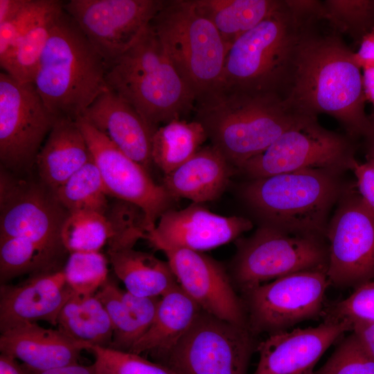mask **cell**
<instances>
[{
    "label": "cell",
    "mask_w": 374,
    "mask_h": 374,
    "mask_svg": "<svg viewBox=\"0 0 374 374\" xmlns=\"http://www.w3.org/2000/svg\"><path fill=\"white\" fill-rule=\"evenodd\" d=\"M315 25L301 42L283 100L299 114L332 116L352 139L364 136L369 119L364 109L366 100L361 68L355 53L338 33H321Z\"/></svg>",
    "instance_id": "obj_1"
},
{
    "label": "cell",
    "mask_w": 374,
    "mask_h": 374,
    "mask_svg": "<svg viewBox=\"0 0 374 374\" xmlns=\"http://www.w3.org/2000/svg\"><path fill=\"white\" fill-rule=\"evenodd\" d=\"M319 20L281 1L276 10L230 46L216 89L271 93L283 99L301 42Z\"/></svg>",
    "instance_id": "obj_2"
},
{
    "label": "cell",
    "mask_w": 374,
    "mask_h": 374,
    "mask_svg": "<svg viewBox=\"0 0 374 374\" xmlns=\"http://www.w3.org/2000/svg\"><path fill=\"white\" fill-rule=\"evenodd\" d=\"M193 110L211 145L236 170L305 116L275 93L220 88L197 99Z\"/></svg>",
    "instance_id": "obj_3"
},
{
    "label": "cell",
    "mask_w": 374,
    "mask_h": 374,
    "mask_svg": "<svg viewBox=\"0 0 374 374\" xmlns=\"http://www.w3.org/2000/svg\"><path fill=\"white\" fill-rule=\"evenodd\" d=\"M343 173L313 168L249 179L240 196L260 225L326 238L332 208L351 186Z\"/></svg>",
    "instance_id": "obj_4"
},
{
    "label": "cell",
    "mask_w": 374,
    "mask_h": 374,
    "mask_svg": "<svg viewBox=\"0 0 374 374\" xmlns=\"http://www.w3.org/2000/svg\"><path fill=\"white\" fill-rule=\"evenodd\" d=\"M107 65L64 8L42 53L33 84L51 114L77 121L108 90Z\"/></svg>",
    "instance_id": "obj_5"
},
{
    "label": "cell",
    "mask_w": 374,
    "mask_h": 374,
    "mask_svg": "<svg viewBox=\"0 0 374 374\" xmlns=\"http://www.w3.org/2000/svg\"><path fill=\"white\" fill-rule=\"evenodd\" d=\"M106 83L154 131L194 109L195 98L150 26L107 65Z\"/></svg>",
    "instance_id": "obj_6"
},
{
    "label": "cell",
    "mask_w": 374,
    "mask_h": 374,
    "mask_svg": "<svg viewBox=\"0 0 374 374\" xmlns=\"http://www.w3.org/2000/svg\"><path fill=\"white\" fill-rule=\"evenodd\" d=\"M150 27L195 101L216 89L228 48L193 0L163 1Z\"/></svg>",
    "instance_id": "obj_7"
},
{
    "label": "cell",
    "mask_w": 374,
    "mask_h": 374,
    "mask_svg": "<svg viewBox=\"0 0 374 374\" xmlns=\"http://www.w3.org/2000/svg\"><path fill=\"white\" fill-rule=\"evenodd\" d=\"M328 265L326 238L259 225L249 237L236 240V253L231 269L234 283L244 294L294 273L327 271Z\"/></svg>",
    "instance_id": "obj_8"
},
{
    "label": "cell",
    "mask_w": 374,
    "mask_h": 374,
    "mask_svg": "<svg viewBox=\"0 0 374 374\" xmlns=\"http://www.w3.org/2000/svg\"><path fill=\"white\" fill-rule=\"evenodd\" d=\"M255 335L201 310L177 344L157 359L173 374H247Z\"/></svg>",
    "instance_id": "obj_9"
},
{
    "label": "cell",
    "mask_w": 374,
    "mask_h": 374,
    "mask_svg": "<svg viewBox=\"0 0 374 374\" xmlns=\"http://www.w3.org/2000/svg\"><path fill=\"white\" fill-rule=\"evenodd\" d=\"M353 139L326 129L317 117L304 116L238 170L249 179L313 168L344 172L357 161Z\"/></svg>",
    "instance_id": "obj_10"
},
{
    "label": "cell",
    "mask_w": 374,
    "mask_h": 374,
    "mask_svg": "<svg viewBox=\"0 0 374 374\" xmlns=\"http://www.w3.org/2000/svg\"><path fill=\"white\" fill-rule=\"evenodd\" d=\"M330 285L326 270L294 273L244 293L247 325L255 335L287 331L321 317Z\"/></svg>",
    "instance_id": "obj_11"
},
{
    "label": "cell",
    "mask_w": 374,
    "mask_h": 374,
    "mask_svg": "<svg viewBox=\"0 0 374 374\" xmlns=\"http://www.w3.org/2000/svg\"><path fill=\"white\" fill-rule=\"evenodd\" d=\"M326 238L330 285L356 288L374 280V213L354 186L336 204Z\"/></svg>",
    "instance_id": "obj_12"
},
{
    "label": "cell",
    "mask_w": 374,
    "mask_h": 374,
    "mask_svg": "<svg viewBox=\"0 0 374 374\" xmlns=\"http://www.w3.org/2000/svg\"><path fill=\"white\" fill-rule=\"evenodd\" d=\"M68 215L40 181L20 179L1 167L0 238L28 239L59 258L66 251L61 231Z\"/></svg>",
    "instance_id": "obj_13"
},
{
    "label": "cell",
    "mask_w": 374,
    "mask_h": 374,
    "mask_svg": "<svg viewBox=\"0 0 374 374\" xmlns=\"http://www.w3.org/2000/svg\"><path fill=\"white\" fill-rule=\"evenodd\" d=\"M57 121L33 82H20L0 73L1 168L12 172L29 169Z\"/></svg>",
    "instance_id": "obj_14"
},
{
    "label": "cell",
    "mask_w": 374,
    "mask_h": 374,
    "mask_svg": "<svg viewBox=\"0 0 374 374\" xmlns=\"http://www.w3.org/2000/svg\"><path fill=\"white\" fill-rule=\"evenodd\" d=\"M163 0H70L64 10L106 65L128 50L150 26Z\"/></svg>",
    "instance_id": "obj_15"
},
{
    "label": "cell",
    "mask_w": 374,
    "mask_h": 374,
    "mask_svg": "<svg viewBox=\"0 0 374 374\" xmlns=\"http://www.w3.org/2000/svg\"><path fill=\"white\" fill-rule=\"evenodd\" d=\"M78 124L109 196L139 207L144 213L147 233L175 200L148 170L120 150L105 135L80 118Z\"/></svg>",
    "instance_id": "obj_16"
},
{
    "label": "cell",
    "mask_w": 374,
    "mask_h": 374,
    "mask_svg": "<svg viewBox=\"0 0 374 374\" xmlns=\"http://www.w3.org/2000/svg\"><path fill=\"white\" fill-rule=\"evenodd\" d=\"M161 251L180 287L202 310L222 320L248 326L244 303L219 262L187 249L166 248Z\"/></svg>",
    "instance_id": "obj_17"
},
{
    "label": "cell",
    "mask_w": 374,
    "mask_h": 374,
    "mask_svg": "<svg viewBox=\"0 0 374 374\" xmlns=\"http://www.w3.org/2000/svg\"><path fill=\"white\" fill-rule=\"evenodd\" d=\"M252 228V222L247 217L220 215L193 203L163 213L145 239L160 251L182 248L202 252L237 240Z\"/></svg>",
    "instance_id": "obj_18"
},
{
    "label": "cell",
    "mask_w": 374,
    "mask_h": 374,
    "mask_svg": "<svg viewBox=\"0 0 374 374\" xmlns=\"http://www.w3.org/2000/svg\"><path fill=\"white\" fill-rule=\"evenodd\" d=\"M351 331L348 321H323L317 327L271 334L257 345L259 359L252 374H313L328 348Z\"/></svg>",
    "instance_id": "obj_19"
},
{
    "label": "cell",
    "mask_w": 374,
    "mask_h": 374,
    "mask_svg": "<svg viewBox=\"0 0 374 374\" xmlns=\"http://www.w3.org/2000/svg\"><path fill=\"white\" fill-rule=\"evenodd\" d=\"M73 294L62 269L37 274L16 285L2 284L1 332L39 321L57 326L62 308Z\"/></svg>",
    "instance_id": "obj_20"
},
{
    "label": "cell",
    "mask_w": 374,
    "mask_h": 374,
    "mask_svg": "<svg viewBox=\"0 0 374 374\" xmlns=\"http://www.w3.org/2000/svg\"><path fill=\"white\" fill-rule=\"evenodd\" d=\"M80 118L146 170L153 164L152 141L156 130L114 92L108 89L100 95Z\"/></svg>",
    "instance_id": "obj_21"
},
{
    "label": "cell",
    "mask_w": 374,
    "mask_h": 374,
    "mask_svg": "<svg viewBox=\"0 0 374 374\" xmlns=\"http://www.w3.org/2000/svg\"><path fill=\"white\" fill-rule=\"evenodd\" d=\"M87 346L58 330L37 323H26L1 332V353L10 355L37 372L78 363Z\"/></svg>",
    "instance_id": "obj_22"
},
{
    "label": "cell",
    "mask_w": 374,
    "mask_h": 374,
    "mask_svg": "<svg viewBox=\"0 0 374 374\" xmlns=\"http://www.w3.org/2000/svg\"><path fill=\"white\" fill-rule=\"evenodd\" d=\"M235 169L212 145L202 147L191 158L164 175L161 185L175 199L202 204L218 198Z\"/></svg>",
    "instance_id": "obj_23"
},
{
    "label": "cell",
    "mask_w": 374,
    "mask_h": 374,
    "mask_svg": "<svg viewBox=\"0 0 374 374\" xmlns=\"http://www.w3.org/2000/svg\"><path fill=\"white\" fill-rule=\"evenodd\" d=\"M91 159L78 122L63 119L53 126L35 163L39 181L54 193Z\"/></svg>",
    "instance_id": "obj_24"
},
{
    "label": "cell",
    "mask_w": 374,
    "mask_h": 374,
    "mask_svg": "<svg viewBox=\"0 0 374 374\" xmlns=\"http://www.w3.org/2000/svg\"><path fill=\"white\" fill-rule=\"evenodd\" d=\"M201 310L178 285L160 297L152 323L130 353H149L159 359L177 344Z\"/></svg>",
    "instance_id": "obj_25"
},
{
    "label": "cell",
    "mask_w": 374,
    "mask_h": 374,
    "mask_svg": "<svg viewBox=\"0 0 374 374\" xmlns=\"http://www.w3.org/2000/svg\"><path fill=\"white\" fill-rule=\"evenodd\" d=\"M115 275L128 292L142 297H161L179 284L168 261L125 247L107 249Z\"/></svg>",
    "instance_id": "obj_26"
},
{
    "label": "cell",
    "mask_w": 374,
    "mask_h": 374,
    "mask_svg": "<svg viewBox=\"0 0 374 374\" xmlns=\"http://www.w3.org/2000/svg\"><path fill=\"white\" fill-rule=\"evenodd\" d=\"M57 326L69 337L87 346L109 348L113 326L108 313L96 294L73 295L62 308Z\"/></svg>",
    "instance_id": "obj_27"
},
{
    "label": "cell",
    "mask_w": 374,
    "mask_h": 374,
    "mask_svg": "<svg viewBox=\"0 0 374 374\" xmlns=\"http://www.w3.org/2000/svg\"><path fill=\"white\" fill-rule=\"evenodd\" d=\"M197 10L215 26L228 50L280 5L281 0H193Z\"/></svg>",
    "instance_id": "obj_28"
},
{
    "label": "cell",
    "mask_w": 374,
    "mask_h": 374,
    "mask_svg": "<svg viewBox=\"0 0 374 374\" xmlns=\"http://www.w3.org/2000/svg\"><path fill=\"white\" fill-rule=\"evenodd\" d=\"M207 139L204 127L197 121H171L154 132L152 163L167 175L191 158Z\"/></svg>",
    "instance_id": "obj_29"
},
{
    "label": "cell",
    "mask_w": 374,
    "mask_h": 374,
    "mask_svg": "<svg viewBox=\"0 0 374 374\" xmlns=\"http://www.w3.org/2000/svg\"><path fill=\"white\" fill-rule=\"evenodd\" d=\"M64 2L51 0L48 7L21 36L13 50L0 64L3 71L20 82H33L52 28Z\"/></svg>",
    "instance_id": "obj_30"
},
{
    "label": "cell",
    "mask_w": 374,
    "mask_h": 374,
    "mask_svg": "<svg viewBox=\"0 0 374 374\" xmlns=\"http://www.w3.org/2000/svg\"><path fill=\"white\" fill-rule=\"evenodd\" d=\"M54 194L69 213L93 211L105 214L109 206L108 194L93 159L62 184Z\"/></svg>",
    "instance_id": "obj_31"
},
{
    "label": "cell",
    "mask_w": 374,
    "mask_h": 374,
    "mask_svg": "<svg viewBox=\"0 0 374 374\" xmlns=\"http://www.w3.org/2000/svg\"><path fill=\"white\" fill-rule=\"evenodd\" d=\"M114 238L113 226L105 213L80 211L69 213L61 231V240L66 251H100Z\"/></svg>",
    "instance_id": "obj_32"
},
{
    "label": "cell",
    "mask_w": 374,
    "mask_h": 374,
    "mask_svg": "<svg viewBox=\"0 0 374 374\" xmlns=\"http://www.w3.org/2000/svg\"><path fill=\"white\" fill-rule=\"evenodd\" d=\"M57 257L22 238H0V280L2 284L24 274L51 272Z\"/></svg>",
    "instance_id": "obj_33"
},
{
    "label": "cell",
    "mask_w": 374,
    "mask_h": 374,
    "mask_svg": "<svg viewBox=\"0 0 374 374\" xmlns=\"http://www.w3.org/2000/svg\"><path fill=\"white\" fill-rule=\"evenodd\" d=\"M123 291L113 280L107 279L95 294L105 308L113 326L109 348L130 352L143 332L123 299Z\"/></svg>",
    "instance_id": "obj_34"
},
{
    "label": "cell",
    "mask_w": 374,
    "mask_h": 374,
    "mask_svg": "<svg viewBox=\"0 0 374 374\" xmlns=\"http://www.w3.org/2000/svg\"><path fill=\"white\" fill-rule=\"evenodd\" d=\"M108 258L100 251L70 253L62 269L75 294L93 295L108 279Z\"/></svg>",
    "instance_id": "obj_35"
},
{
    "label": "cell",
    "mask_w": 374,
    "mask_h": 374,
    "mask_svg": "<svg viewBox=\"0 0 374 374\" xmlns=\"http://www.w3.org/2000/svg\"><path fill=\"white\" fill-rule=\"evenodd\" d=\"M323 3L325 20L338 33H347L361 41L374 27L373 0H326Z\"/></svg>",
    "instance_id": "obj_36"
},
{
    "label": "cell",
    "mask_w": 374,
    "mask_h": 374,
    "mask_svg": "<svg viewBox=\"0 0 374 374\" xmlns=\"http://www.w3.org/2000/svg\"><path fill=\"white\" fill-rule=\"evenodd\" d=\"M87 350L94 357L97 374H173L163 365L140 355L99 346H90Z\"/></svg>",
    "instance_id": "obj_37"
},
{
    "label": "cell",
    "mask_w": 374,
    "mask_h": 374,
    "mask_svg": "<svg viewBox=\"0 0 374 374\" xmlns=\"http://www.w3.org/2000/svg\"><path fill=\"white\" fill-rule=\"evenodd\" d=\"M313 374H374V359L352 332Z\"/></svg>",
    "instance_id": "obj_38"
},
{
    "label": "cell",
    "mask_w": 374,
    "mask_h": 374,
    "mask_svg": "<svg viewBox=\"0 0 374 374\" xmlns=\"http://www.w3.org/2000/svg\"><path fill=\"white\" fill-rule=\"evenodd\" d=\"M321 318L323 321L374 322V280L355 288L346 299L326 304Z\"/></svg>",
    "instance_id": "obj_39"
},
{
    "label": "cell",
    "mask_w": 374,
    "mask_h": 374,
    "mask_svg": "<svg viewBox=\"0 0 374 374\" xmlns=\"http://www.w3.org/2000/svg\"><path fill=\"white\" fill-rule=\"evenodd\" d=\"M51 0H29L10 19L0 24V64L9 56L18 40L48 7Z\"/></svg>",
    "instance_id": "obj_40"
},
{
    "label": "cell",
    "mask_w": 374,
    "mask_h": 374,
    "mask_svg": "<svg viewBox=\"0 0 374 374\" xmlns=\"http://www.w3.org/2000/svg\"><path fill=\"white\" fill-rule=\"evenodd\" d=\"M352 170L357 179L358 193L374 213V162L367 161L361 163L356 161Z\"/></svg>",
    "instance_id": "obj_41"
},
{
    "label": "cell",
    "mask_w": 374,
    "mask_h": 374,
    "mask_svg": "<svg viewBox=\"0 0 374 374\" xmlns=\"http://www.w3.org/2000/svg\"><path fill=\"white\" fill-rule=\"evenodd\" d=\"M355 60L361 69L374 66V27L362 37Z\"/></svg>",
    "instance_id": "obj_42"
},
{
    "label": "cell",
    "mask_w": 374,
    "mask_h": 374,
    "mask_svg": "<svg viewBox=\"0 0 374 374\" xmlns=\"http://www.w3.org/2000/svg\"><path fill=\"white\" fill-rule=\"evenodd\" d=\"M351 332L356 335L365 350L374 359V322H353Z\"/></svg>",
    "instance_id": "obj_43"
},
{
    "label": "cell",
    "mask_w": 374,
    "mask_h": 374,
    "mask_svg": "<svg viewBox=\"0 0 374 374\" xmlns=\"http://www.w3.org/2000/svg\"><path fill=\"white\" fill-rule=\"evenodd\" d=\"M34 370L24 364H19L15 357L1 353L0 374H34Z\"/></svg>",
    "instance_id": "obj_44"
},
{
    "label": "cell",
    "mask_w": 374,
    "mask_h": 374,
    "mask_svg": "<svg viewBox=\"0 0 374 374\" xmlns=\"http://www.w3.org/2000/svg\"><path fill=\"white\" fill-rule=\"evenodd\" d=\"M29 0H0V24L3 23L21 11Z\"/></svg>",
    "instance_id": "obj_45"
},
{
    "label": "cell",
    "mask_w": 374,
    "mask_h": 374,
    "mask_svg": "<svg viewBox=\"0 0 374 374\" xmlns=\"http://www.w3.org/2000/svg\"><path fill=\"white\" fill-rule=\"evenodd\" d=\"M34 374H97L93 364L84 366L78 364L43 372L35 371Z\"/></svg>",
    "instance_id": "obj_46"
},
{
    "label": "cell",
    "mask_w": 374,
    "mask_h": 374,
    "mask_svg": "<svg viewBox=\"0 0 374 374\" xmlns=\"http://www.w3.org/2000/svg\"><path fill=\"white\" fill-rule=\"evenodd\" d=\"M362 69V83L364 96L366 100L371 102L374 107V66L366 67Z\"/></svg>",
    "instance_id": "obj_47"
},
{
    "label": "cell",
    "mask_w": 374,
    "mask_h": 374,
    "mask_svg": "<svg viewBox=\"0 0 374 374\" xmlns=\"http://www.w3.org/2000/svg\"><path fill=\"white\" fill-rule=\"evenodd\" d=\"M369 125L364 137L366 139L367 161L374 162V112L368 116Z\"/></svg>",
    "instance_id": "obj_48"
},
{
    "label": "cell",
    "mask_w": 374,
    "mask_h": 374,
    "mask_svg": "<svg viewBox=\"0 0 374 374\" xmlns=\"http://www.w3.org/2000/svg\"><path fill=\"white\" fill-rule=\"evenodd\" d=\"M373 6H374V0H373Z\"/></svg>",
    "instance_id": "obj_49"
}]
</instances>
